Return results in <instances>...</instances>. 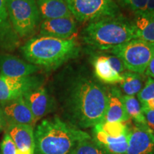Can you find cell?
Masks as SVG:
<instances>
[{
    "mask_svg": "<svg viewBox=\"0 0 154 154\" xmlns=\"http://www.w3.org/2000/svg\"><path fill=\"white\" fill-rule=\"evenodd\" d=\"M70 154H109L91 138L81 140Z\"/></svg>",
    "mask_w": 154,
    "mask_h": 154,
    "instance_id": "603a6c76",
    "label": "cell"
},
{
    "mask_svg": "<svg viewBox=\"0 0 154 154\" xmlns=\"http://www.w3.org/2000/svg\"><path fill=\"white\" fill-rule=\"evenodd\" d=\"M7 125V121H6L5 116H4L2 109L0 106V131H2Z\"/></svg>",
    "mask_w": 154,
    "mask_h": 154,
    "instance_id": "1f68e13d",
    "label": "cell"
},
{
    "mask_svg": "<svg viewBox=\"0 0 154 154\" xmlns=\"http://www.w3.org/2000/svg\"><path fill=\"white\" fill-rule=\"evenodd\" d=\"M138 100L140 104L145 103L150 99H154V79L148 77L143 87L137 94Z\"/></svg>",
    "mask_w": 154,
    "mask_h": 154,
    "instance_id": "d4e9b609",
    "label": "cell"
},
{
    "mask_svg": "<svg viewBox=\"0 0 154 154\" xmlns=\"http://www.w3.org/2000/svg\"><path fill=\"white\" fill-rule=\"evenodd\" d=\"M130 119L123 100V96L117 88H113L108 94V103L104 117L105 122H126Z\"/></svg>",
    "mask_w": 154,
    "mask_h": 154,
    "instance_id": "e0dca14e",
    "label": "cell"
},
{
    "mask_svg": "<svg viewBox=\"0 0 154 154\" xmlns=\"http://www.w3.org/2000/svg\"><path fill=\"white\" fill-rule=\"evenodd\" d=\"M38 70L39 67L14 56L7 54H0V72L5 76L22 78L32 76Z\"/></svg>",
    "mask_w": 154,
    "mask_h": 154,
    "instance_id": "7c38bea8",
    "label": "cell"
},
{
    "mask_svg": "<svg viewBox=\"0 0 154 154\" xmlns=\"http://www.w3.org/2000/svg\"><path fill=\"white\" fill-rule=\"evenodd\" d=\"M122 75L124 79L121 82V87L125 95H137L143 87V76L140 74L131 72H124Z\"/></svg>",
    "mask_w": 154,
    "mask_h": 154,
    "instance_id": "44dd1931",
    "label": "cell"
},
{
    "mask_svg": "<svg viewBox=\"0 0 154 154\" xmlns=\"http://www.w3.org/2000/svg\"><path fill=\"white\" fill-rule=\"evenodd\" d=\"M19 43V37L14 30L7 11V0H0V47L11 51Z\"/></svg>",
    "mask_w": 154,
    "mask_h": 154,
    "instance_id": "2e32d148",
    "label": "cell"
},
{
    "mask_svg": "<svg viewBox=\"0 0 154 154\" xmlns=\"http://www.w3.org/2000/svg\"><path fill=\"white\" fill-rule=\"evenodd\" d=\"M77 32L76 22L74 17L44 20L40 26L42 36L67 39L75 36Z\"/></svg>",
    "mask_w": 154,
    "mask_h": 154,
    "instance_id": "8fae6325",
    "label": "cell"
},
{
    "mask_svg": "<svg viewBox=\"0 0 154 154\" xmlns=\"http://www.w3.org/2000/svg\"><path fill=\"white\" fill-rule=\"evenodd\" d=\"M125 109L130 119H134L136 124L146 126V119L141 109V106L135 96H123Z\"/></svg>",
    "mask_w": 154,
    "mask_h": 154,
    "instance_id": "7402d4cb",
    "label": "cell"
},
{
    "mask_svg": "<svg viewBox=\"0 0 154 154\" xmlns=\"http://www.w3.org/2000/svg\"><path fill=\"white\" fill-rule=\"evenodd\" d=\"M100 129L103 131L108 136L112 137H119L128 132L130 131L129 128L124 122H102L101 124H98Z\"/></svg>",
    "mask_w": 154,
    "mask_h": 154,
    "instance_id": "cb8c5ba5",
    "label": "cell"
},
{
    "mask_svg": "<svg viewBox=\"0 0 154 154\" xmlns=\"http://www.w3.org/2000/svg\"><path fill=\"white\" fill-rule=\"evenodd\" d=\"M94 73L101 82L105 84H113L121 83L124 79L123 75L113 69L108 61L106 56H98L94 58L93 61Z\"/></svg>",
    "mask_w": 154,
    "mask_h": 154,
    "instance_id": "d6986e66",
    "label": "cell"
},
{
    "mask_svg": "<svg viewBox=\"0 0 154 154\" xmlns=\"http://www.w3.org/2000/svg\"><path fill=\"white\" fill-rule=\"evenodd\" d=\"M141 109H149V110H154V99H150L145 103L140 104Z\"/></svg>",
    "mask_w": 154,
    "mask_h": 154,
    "instance_id": "4dcf8cb0",
    "label": "cell"
},
{
    "mask_svg": "<svg viewBox=\"0 0 154 154\" xmlns=\"http://www.w3.org/2000/svg\"><path fill=\"white\" fill-rule=\"evenodd\" d=\"M2 154H19L18 150L10 136L6 133L1 144Z\"/></svg>",
    "mask_w": 154,
    "mask_h": 154,
    "instance_id": "4316f807",
    "label": "cell"
},
{
    "mask_svg": "<svg viewBox=\"0 0 154 154\" xmlns=\"http://www.w3.org/2000/svg\"><path fill=\"white\" fill-rule=\"evenodd\" d=\"M145 74L148 76V77H151V78L154 79V57L150 62L149 66L146 69Z\"/></svg>",
    "mask_w": 154,
    "mask_h": 154,
    "instance_id": "f546056e",
    "label": "cell"
},
{
    "mask_svg": "<svg viewBox=\"0 0 154 154\" xmlns=\"http://www.w3.org/2000/svg\"><path fill=\"white\" fill-rule=\"evenodd\" d=\"M7 125L26 124L33 126L36 121L23 96L13 101L2 103Z\"/></svg>",
    "mask_w": 154,
    "mask_h": 154,
    "instance_id": "30bf717a",
    "label": "cell"
},
{
    "mask_svg": "<svg viewBox=\"0 0 154 154\" xmlns=\"http://www.w3.org/2000/svg\"><path fill=\"white\" fill-rule=\"evenodd\" d=\"M131 130L119 136H108L96 125L94 127V140L109 154H126Z\"/></svg>",
    "mask_w": 154,
    "mask_h": 154,
    "instance_id": "9a60e30c",
    "label": "cell"
},
{
    "mask_svg": "<svg viewBox=\"0 0 154 154\" xmlns=\"http://www.w3.org/2000/svg\"><path fill=\"white\" fill-rule=\"evenodd\" d=\"M68 79L66 106L72 125L87 128L101 124L108 103L106 88L84 73H74Z\"/></svg>",
    "mask_w": 154,
    "mask_h": 154,
    "instance_id": "6da1fadb",
    "label": "cell"
},
{
    "mask_svg": "<svg viewBox=\"0 0 154 154\" xmlns=\"http://www.w3.org/2000/svg\"><path fill=\"white\" fill-rule=\"evenodd\" d=\"M133 23L137 38L154 43V14H136Z\"/></svg>",
    "mask_w": 154,
    "mask_h": 154,
    "instance_id": "ffe728a7",
    "label": "cell"
},
{
    "mask_svg": "<svg viewBox=\"0 0 154 154\" xmlns=\"http://www.w3.org/2000/svg\"><path fill=\"white\" fill-rule=\"evenodd\" d=\"M106 57L111 67L114 69L116 72L121 74H124L125 70H126V68H125L123 61L119 57H116L114 55H108L106 56Z\"/></svg>",
    "mask_w": 154,
    "mask_h": 154,
    "instance_id": "83f0119b",
    "label": "cell"
},
{
    "mask_svg": "<svg viewBox=\"0 0 154 154\" xmlns=\"http://www.w3.org/2000/svg\"><path fill=\"white\" fill-rule=\"evenodd\" d=\"M87 138H91L87 133L58 116L42 121L34 134L38 154H70L79 142Z\"/></svg>",
    "mask_w": 154,
    "mask_h": 154,
    "instance_id": "3957f363",
    "label": "cell"
},
{
    "mask_svg": "<svg viewBox=\"0 0 154 154\" xmlns=\"http://www.w3.org/2000/svg\"><path fill=\"white\" fill-rule=\"evenodd\" d=\"M126 154H154V134L147 126L136 124L131 130Z\"/></svg>",
    "mask_w": 154,
    "mask_h": 154,
    "instance_id": "9c48e42d",
    "label": "cell"
},
{
    "mask_svg": "<svg viewBox=\"0 0 154 154\" xmlns=\"http://www.w3.org/2000/svg\"><path fill=\"white\" fill-rule=\"evenodd\" d=\"M40 86L41 81L36 76L13 78L0 74V103L18 99L26 92Z\"/></svg>",
    "mask_w": 154,
    "mask_h": 154,
    "instance_id": "ba28073f",
    "label": "cell"
},
{
    "mask_svg": "<svg viewBox=\"0 0 154 154\" xmlns=\"http://www.w3.org/2000/svg\"><path fill=\"white\" fill-rule=\"evenodd\" d=\"M108 51L119 57L129 72L143 74L154 57V43L135 38Z\"/></svg>",
    "mask_w": 154,
    "mask_h": 154,
    "instance_id": "5b68a950",
    "label": "cell"
},
{
    "mask_svg": "<svg viewBox=\"0 0 154 154\" xmlns=\"http://www.w3.org/2000/svg\"><path fill=\"white\" fill-rule=\"evenodd\" d=\"M75 38L62 39L41 35L28 40L21 51L29 63L54 70L79 54L80 46Z\"/></svg>",
    "mask_w": 154,
    "mask_h": 154,
    "instance_id": "7a4b0ae2",
    "label": "cell"
},
{
    "mask_svg": "<svg viewBox=\"0 0 154 154\" xmlns=\"http://www.w3.org/2000/svg\"><path fill=\"white\" fill-rule=\"evenodd\" d=\"M23 98L32 111L36 122L49 113L53 107L51 96L42 86L26 92Z\"/></svg>",
    "mask_w": 154,
    "mask_h": 154,
    "instance_id": "4fadbf2b",
    "label": "cell"
},
{
    "mask_svg": "<svg viewBox=\"0 0 154 154\" xmlns=\"http://www.w3.org/2000/svg\"><path fill=\"white\" fill-rule=\"evenodd\" d=\"M121 4L128 7L135 14H142L146 11L148 0H119Z\"/></svg>",
    "mask_w": 154,
    "mask_h": 154,
    "instance_id": "484cf974",
    "label": "cell"
},
{
    "mask_svg": "<svg viewBox=\"0 0 154 154\" xmlns=\"http://www.w3.org/2000/svg\"><path fill=\"white\" fill-rule=\"evenodd\" d=\"M40 16L44 20L73 17L64 0H36Z\"/></svg>",
    "mask_w": 154,
    "mask_h": 154,
    "instance_id": "ac0fdd59",
    "label": "cell"
},
{
    "mask_svg": "<svg viewBox=\"0 0 154 154\" xmlns=\"http://www.w3.org/2000/svg\"><path fill=\"white\" fill-rule=\"evenodd\" d=\"M144 13L148 14H154V0H148L147 7Z\"/></svg>",
    "mask_w": 154,
    "mask_h": 154,
    "instance_id": "d6a6232c",
    "label": "cell"
},
{
    "mask_svg": "<svg viewBox=\"0 0 154 154\" xmlns=\"http://www.w3.org/2000/svg\"><path fill=\"white\" fill-rule=\"evenodd\" d=\"M82 38L91 48L108 51L137 36L133 22L119 14L88 23L83 30Z\"/></svg>",
    "mask_w": 154,
    "mask_h": 154,
    "instance_id": "277c9868",
    "label": "cell"
},
{
    "mask_svg": "<svg viewBox=\"0 0 154 154\" xmlns=\"http://www.w3.org/2000/svg\"><path fill=\"white\" fill-rule=\"evenodd\" d=\"M7 7L11 25L19 37L33 33L41 17L36 0H7Z\"/></svg>",
    "mask_w": 154,
    "mask_h": 154,
    "instance_id": "8992f818",
    "label": "cell"
},
{
    "mask_svg": "<svg viewBox=\"0 0 154 154\" xmlns=\"http://www.w3.org/2000/svg\"><path fill=\"white\" fill-rule=\"evenodd\" d=\"M7 133L14 142L19 154H34L35 139L34 128L26 124L8 125Z\"/></svg>",
    "mask_w": 154,
    "mask_h": 154,
    "instance_id": "5bb4252c",
    "label": "cell"
},
{
    "mask_svg": "<svg viewBox=\"0 0 154 154\" xmlns=\"http://www.w3.org/2000/svg\"><path fill=\"white\" fill-rule=\"evenodd\" d=\"M72 16L79 22H91L120 14L119 0H64Z\"/></svg>",
    "mask_w": 154,
    "mask_h": 154,
    "instance_id": "52a82bcc",
    "label": "cell"
},
{
    "mask_svg": "<svg viewBox=\"0 0 154 154\" xmlns=\"http://www.w3.org/2000/svg\"><path fill=\"white\" fill-rule=\"evenodd\" d=\"M142 111H143L144 116H145L146 126L154 134V110L142 109Z\"/></svg>",
    "mask_w": 154,
    "mask_h": 154,
    "instance_id": "f1b7e54d",
    "label": "cell"
}]
</instances>
